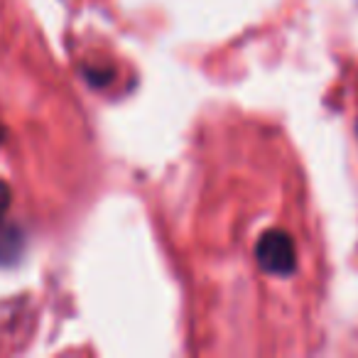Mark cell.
Masks as SVG:
<instances>
[{"label": "cell", "mask_w": 358, "mask_h": 358, "mask_svg": "<svg viewBox=\"0 0 358 358\" xmlns=\"http://www.w3.org/2000/svg\"><path fill=\"white\" fill-rule=\"evenodd\" d=\"M17 245H20V238L15 236V231H6L0 234V263H8L17 255Z\"/></svg>", "instance_id": "6da1fadb"}, {"label": "cell", "mask_w": 358, "mask_h": 358, "mask_svg": "<svg viewBox=\"0 0 358 358\" xmlns=\"http://www.w3.org/2000/svg\"><path fill=\"white\" fill-rule=\"evenodd\" d=\"M10 201H13V192L10 187L0 179V224H3V219H6L8 209H10Z\"/></svg>", "instance_id": "7a4b0ae2"}, {"label": "cell", "mask_w": 358, "mask_h": 358, "mask_svg": "<svg viewBox=\"0 0 358 358\" xmlns=\"http://www.w3.org/2000/svg\"><path fill=\"white\" fill-rule=\"evenodd\" d=\"M353 108H356V133H358V84H356V101H353Z\"/></svg>", "instance_id": "3957f363"}]
</instances>
